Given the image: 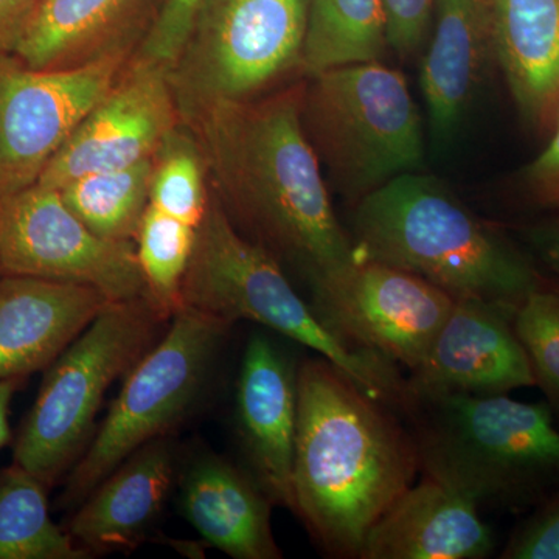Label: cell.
<instances>
[{
    "label": "cell",
    "mask_w": 559,
    "mask_h": 559,
    "mask_svg": "<svg viewBox=\"0 0 559 559\" xmlns=\"http://www.w3.org/2000/svg\"><path fill=\"white\" fill-rule=\"evenodd\" d=\"M231 325L180 308L127 374L123 389L68 477L58 507L76 509L132 452L173 436L207 388Z\"/></svg>",
    "instance_id": "obj_9"
},
{
    "label": "cell",
    "mask_w": 559,
    "mask_h": 559,
    "mask_svg": "<svg viewBox=\"0 0 559 559\" xmlns=\"http://www.w3.org/2000/svg\"><path fill=\"white\" fill-rule=\"evenodd\" d=\"M479 506L425 476L370 528L360 559H484L495 549Z\"/></svg>",
    "instance_id": "obj_20"
},
{
    "label": "cell",
    "mask_w": 559,
    "mask_h": 559,
    "mask_svg": "<svg viewBox=\"0 0 559 559\" xmlns=\"http://www.w3.org/2000/svg\"><path fill=\"white\" fill-rule=\"evenodd\" d=\"M179 506L201 538L235 559H280L272 502L252 474L218 454H202L180 471Z\"/></svg>",
    "instance_id": "obj_21"
},
{
    "label": "cell",
    "mask_w": 559,
    "mask_h": 559,
    "mask_svg": "<svg viewBox=\"0 0 559 559\" xmlns=\"http://www.w3.org/2000/svg\"><path fill=\"white\" fill-rule=\"evenodd\" d=\"M500 558L559 559V488L513 533Z\"/></svg>",
    "instance_id": "obj_29"
},
{
    "label": "cell",
    "mask_w": 559,
    "mask_h": 559,
    "mask_svg": "<svg viewBox=\"0 0 559 559\" xmlns=\"http://www.w3.org/2000/svg\"><path fill=\"white\" fill-rule=\"evenodd\" d=\"M388 47L384 0H310L300 73L381 61Z\"/></svg>",
    "instance_id": "obj_23"
},
{
    "label": "cell",
    "mask_w": 559,
    "mask_h": 559,
    "mask_svg": "<svg viewBox=\"0 0 559 559\" xmlns=\"http://www.w3.org/2000/svg\"><path fill=\"white\" fill-rule=\"evenodd\" d=\"M176 477L173 436L150 441L92 489L64 530L87 558L130 554L159 521Z\"/></svg>",
    "instance_id": "obj_17"
},
{
    "label": "cell",
    "mask_w": 559,
    "mask_h": 559,
    "mask_svg": "<svg viewBox=\"0 0 559 559\" xmlns=\"http://www.w3.org/2000/svg\"><path fill=\"white\" fill-rule=\"evenodd\" d=\"M130 60L39 70L0 53V201L38 183Z\"/></svg>",
    "instance_id": "obj_11"
},
{
    "label": "cell",
    "mask_w": 559,
    "mask_h": 559,
    "mask_svg": "<svg viewBox=\"0 0 559 559\" xmlns=\"http://www.w3.org/2000/svg\"><path fill=\"white\" fill-rule=\"evenodd\" d=\"M200 3L201 0H167L159 20L135 55L170 69L186 43Z\"/></svg>",
    "instance_id": "obj_31"
},
{
    "label": "cell",
    "mask_w": 559,
    "mask_h": 559,
    "mask_svg": "<svg viewBox=\"0 0 559 559\" xmlns=\"http://www.w3.org/2000/svg\"><path fill=\"white\" fill-rule=\"evenodd\" d=\"M27 378H11L0 381V450L13 441V432L10 428V406L13 396L20 392Z\"/></svg>",
    "instance_id": "obj_35"
},
{
    "label": "cell",
    "mask_w": 559,
    "mask_h": 559,
    "mask_svg": "<svg viewBox=\"0 0 559 559\" xmlns=\"http://www.w3.org/2000/svg\"><path fill=\"white\" fill-rule=\"evenodd\" d=\"M525 238L536 257L559 275V216L533 224L525 230Z\"/></svg>",
    "instance_id": "obj_34"
},
{
    "label": "cell",
    "mask_w": 559,
    "mask_h": 559,
    "mask_svg": "<svg viewBox=\"0 0 559 559\" xmlns=\"http://www.w3.org/2000/svg\"><path fill=\"white\" fill-rule=\"evenodd\" d=\"M300 108L301 83L216 106L187 124L204 154L210 190L235 229L299 275L312 294L358 263Z\"/></svg>",
    "instance_id": "obj_1"
},
{
    "label": "cell",
    "mask_w": 559,
    "mask_h": 559,
    "mask_svg": "<svg viewBox=\"0 0 559 559\" xmlns=\"http://www.w3.org/2000/svg\"><path fill=\"white\" fill-rule=\"evenodd\" d=\"M0 275L90 286L110 301L148 297L134 242L98 237L39 183L0 201Z\"/></svg>",
    "instance_id": "obj_10"
},
{
    "label": "cell",
    "mask_w": 559,
    "mask_h": 559,
    "mask_svg": "<svg viewBox=\"0 0 559 559\" xmlns=\"http://www.w3.org/2000/svg\"><path fill=\"white\" fill-rule=\"evenodd\" d=\"M395 412L322 356L299 366L293 514L333 557L359 558L370 528L415 484L417 447Z\"/></svg>",
    "instance_id": "obj_2"
},
{
    "label": "cell",
    "mask_w": 559,
    "mask_h": 559,
    "mask_svg": "<svg viewBox=\"0 0 559 559\" xmlns=\"http://www.w3.org/2000/svg\"><path fill=\"white\" fill-rule=\"evenodd\" d=\"M171 546H175L179 554L187 555V557L204 558V546L202 544L191 543V540H187V543L176 540V543H171Z\"/></svg>",
    "instance_id": "obj_36"
},
{
    "label": "cell",
    "mask_w": 559,
    "mask_h": 559,
    "mask_svg": "<svg viewBox=\"0 0 559 559\" xmlns=\"http://www.w3.org/2000/svg\"><path fill=\"white\" fill-rule=\"evenodd\" d=\"M109 304L90 286L0 275V381L46 370Z\"/></svg>",
    "instance_id": "obj_19"
},
{
    "label": "cell",
    "mask_w": 559,
    "mask_h": 559,
    "mask_svg": "<svg viewBox=\"0 0 559 559\" xmlns=\"http://www.w3.org/2000/svg\"><path fill=\"white\" fill-rule=\"evenodd\" d=\"M151 160L150 205L198 227L207 209L210 183L204 154L189 124H176Z\"/></svg>",
    "instance_id": "obj_26"
},
{
    "label": "cell",
    "mask_w": 559,
    "mask_h": 559,
    "mask_svg": "<svg viewBox=\"0 0 559 559\" xmlns=\"http://www.w3.org/2000/svg\"><path fill=\"white\" fill-rule=\"evenodd\" d=\"M455 297L411 272L358 263L340 282L311 294L320 322L348 347L417 369Z\"/></svg>",
    "instance_id": "obj_12"
},
{
    "label": "cell",
    "mask_w": 559,
    "mask_h": 559,
    "mask_svg": "<svg viewBox=\"0 0 559 559\" xmlns=\"http://www.w3.org/2000/svg\"><path fill=\"white\" fill-rule=\"evenodd\" d=\"M167 0H39L14 57L28 68L61 70L130 60Z\"/></svg>",
    "instance_id": "obj_16"
},
{
    "label": "cell",
    "mask_w": 559,
    "mask_h": 559,
    "mask_svg": "<svg viewBox=\"0 0 559 559\" xmlns=\"http://www.w3.org/2000/svg\"><path fill=\"white\" fill-rule=\"evenodd\" d=\"M168 323L148 297L109 304L47 367L38 399L13 439V462L49 489L68 477L97 432L110 385L160 340Z\"/></svg>",
    "instance_id": "obj_7"
},
{
    "label": "cell",
    "mask_w": 559,
    "mask_h": 559,
    "mask_svg": "<svg viewBox=\"0 0 559 559\" xmlns=\"http://www.w3.org/2000/svg\"><path fill=\"white\" fill-rule=\"evenodd\" d=\"M49 491L17 463L0 469V559H90L51 520Z\"/></svg>",
    "instance_id": "obj_24"
},
{
    "label": "cell",
    "mask_w": 559,
    "mask_h": 559,
    "mask_svg": "<svg viewBox=\"0 0 559 559\" xmlns=\"http://www.w3.org/2000/svg\"><path fill=\"white\" fill-rule=\"evenodd\" d=\"M513 318L489 301L455 299L428 355L406 380L404 407L441 396L509 395L536 385Z\"/></svg>",
    "instance_id": "obj_14"
},
{
    "label": "cell",
    "mask_w": 559,
    "mask_h": 559,
    "mask_svg": "<svg viewBox=\"0 0 559 559\" xmlns=\"http://www.w3.org/2000/svg\"><path fill=\"white\" fill-rule=\"evenodd\" d=\"M403 414L419 471L476 506L522 509L559 488V429L549 404L454 395L414 401Z\"/></svg>",
    "instance_id": "obj_4"
},
{
    "label": "cell",
    "mask_w": 559,
    "mask_h": 559,
    "mask_svg": "<svg viewBox=\"0 0 559 559\" xmlns=\"http://www.w3.org/2000/svg\"><path fill=\"white\" fill-rule=\"evenodd\" d=\"M310 0H201L168 69L180 120L267 94L301 72Z\"/></svg>",
    "instance_id": "obj_8"
},
{
    "label": "cell",
    "mask_w": 559,
    "mask_h": 559,
    "mask_svg": "<svg viewBox=\"0 0 559 559\" xmlns=\"http://www.w3.org/2000/svg\"><path fill=\"white\" fill-rule=\"evenodd\" d=\"M151 159L81 176L58 191L73 215L98 237L134 242L150 205Z\"/></svg>",
    "instance_id": "obj_25"
},
{
    "label": "cell",
    "mask_w": 559,
    "mask_h": 559,
    "mask_svg": "<svg viewBox=\"0 0 559 559\" xmlns=\"http://www.w3.org/2000/svg\"><path fill=\"white\" fill-rule=\"evenodd\" d=\"M349 238L356 263L411 272L455 299L489 301L513 316L539 278L509 238L423 170L356 202Z\"/></svg>",
    "instance_id": "obj_3"
},
{
    "label": "cell",
    "mask_w": 559,
    "mask_h": 559,
    "mask_svg": "<svg viewBox=\"0 0 559 559\" xmlns=\"http://www.w3.org/2000/svg\"><path fill=\"white\" fill-rule=\"evenodd\" d=\"M513 329L535 384L559 414V285L538 278L514 312Z\"/></svg>",
    "instance_id": "obj_28"
},
{
    "label": "cell",
    "mask_w": 559,
    "mask_h": 559,
    "mask_svg": "<svg viewBox=\"0 0 559 559\" xmlns=\"http://www.w3.org/2000/svg\"><path fill=\"white\" fill-rule=\"evenodd\" d=\"M419 84L433 145L448 148L495 57V0H433Z\"/></svg>",
    "instance_id": "obj_18"
},
{
    "label": "cell",
    "mask_w": 559,
    "mask_h": 559,
    "mask_svg": "<svg viewBox=\"0 0 559 559\" xmlns=\"http://www.w3.org/2000/svg\"><path fill=\"white\" fill-rule=\"evenodd\" d=\"M39 0H0V53H13Z\"/></svg>",
    "instance_id": "obj_33"
},
{
    "label": "cell",
    "mask_w": 559,
    "mask_h": 559,
    "mask_svg": "<svg viewBox=\"0 0 559 559\" xmlns=\"http://www.w3.org/2000/svg\"><path fill=\"white\" fill-rule=\"evenodd\" d=\"M300 112L320 165L353 205L423 170L425 128L400 70L373 61L320 72L301 83Z\"/></svg>",
    "instance_id": "obj_6"
},
{
    "label": "cell",
    "mask_w": 559,
    "mask_h": 559,
    "mask_svg": "<svg viewBox=\"0 0 559 559\" xmlns=\"http://www.w3.org/2000/svg\"><path fill=\"white\" fill-rule=\"evenodd\" d=\"M388 44L403 60L428 44L433 0H384Z\"/></svg>",
    "instance_id": "obj_30"
},
{
    "label": "cell",
    "mask_w": 559,
    "mask_h": 559,
    "mask_svg": "<svg viewBox=\"0 0 559 559\" xmlns=\"http://www.w3.org/2000/svg\"><path fill=\"white\" fill-rule=\"evenodd\" d=\"M182 307L229 325L259 323L330 360L371 399L403 409L406 380L399 366L334 336L301 299L285 267L235 229L212 190L180 286Z\"/></svg>",
    "instance_id": "obj_5"
},
{
    "label": "cell",
    "mask_w": 559,
    "mask_h": 559,
    "mask_svg": "<svg viewBox=\"0 0 559 559\" xmlns=\"http://www.w3.org/2000/svg\"><path fill=\"white\" fill-rule=\"evenodd\" d=\"M297 373L289 353L266 333H253L242 353L235 429L246 469L272 506L294 511Z\"/></svg>",
    "instance_id": "obj_15"
},
{
    "label": "cell",
    "mask_w": 559,
    "mask_h": 559,
    "mask_svg": "<svg viewBox=\"0 0 559 559\" xmlns=\"http://www.w3.org/2000/svg\"><path fill=\"white\" fill-rule=\"evenodd\" d=\"M495 58L522 119L543 130L559 109V0H495Z\"/></svg>",
    "instance_id": "obj_22"
},
{
    "label": "cell",
    "mask_w": 559,
    "mask_h": 559,
    "mask_svg": "<svg viewBox=\"0 0 559 559\" xmlns=\"http://www.w3.org/2000/svg\"><path fill=\"white\" fill-rule=\"evenodd\" d=\"M197 227L148 205L134 238L146 296L162 318L180 310V286L189 267Z\"/></svg>",
    "instance_id": "obj_27"
},
{
    "label": "cell",
    "mask_w": 559,
    "mask_h": 559,
    "mask_svg": "<svg viewBox=\"0 0 559 559\" xmlns=\"http://www.w3.org/2000/svg\"><path fill=\"white\" fill-rule=\"evenodd\" d=\"M180 121L167 66L134 55L55 154L38 183L60 190L81 176L151 159Z\"/></svg>",
    "instance_id": "obj_13"
},
{
    "label": "cell",
    "mask_w": 559,
    "mask_h": 559,
    "mask_svg": "<svg viewBox=\"0 0 559 559\" xmlns=\"http://www.w3.org/2000/svg\"><path fill=\"white\" fill-rule=\"evenodd\" d=\"M524 183L536 204L559 209V109L550 142L525 168Z\"/></svg>",
    "instance_id": "obj_32"
}]
</instances>
